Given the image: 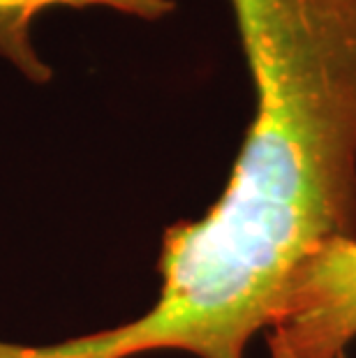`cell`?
Segmentation results:
<instances>
[{"label": "cell", "instance_id": "cell-4", "mask_svg": "<svg viewBox=\"0 0 356 358\" xmlns=\"http://www.w3.org/2000/svg\"><path fill=\"white\" fill-rule=\"evenodd\" d=\"M269 347H271V358H297L292 352H287L285 347L276 345V342H269Z\"/></svg>", "mask_w": 356, "mask_h": 358}, {"label": "cell", "instance_id": "cell-1", "mask_svg": "<svg viewBox=\"0 0 356 358\" xmlns=\"http://www.w3.org/2000/svg\"><path fill=\"white\" fill-rule=\"evenodd\" d=\"M255 118L229 182L199 220L164 229L160 296L116 329L5 358H132L178 349L245 358L297 271L356 238V0H229Z\"/></svg>", "mask_w": 356, "mask_h": 358}, {"label": "cell", "instance_id": "cell-2", "mask_svg": "<svg viewBox=\"0 0 356 358\" xmlns=\"http://www.w3.org/2000/svg\"><path fill=\"white\" fill-rule=\"evenodd\" d=\"M269 342L297 358H343L356 338V238L324 245L297 271Z\"/></svg>", "mask_w": 356, "mask_h": 358}, {"label": "cell", "instance_id": "cell-3", "mask_svg": "<svg viewBox=\"0 0 356 358\" xmlns=\"http://www.w3.org/2000/svg\"><path fill=\"white\" fill-rule=\"evenodd\" d=\"M33 5L35 0H0V42L10 37Z\"/></svg>", "mask_w": 356, "mask_h": 358}]
</instances>
